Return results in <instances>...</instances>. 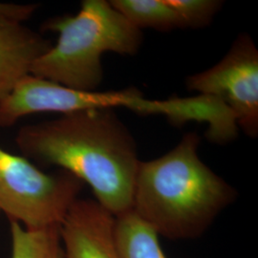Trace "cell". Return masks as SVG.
Masks as SVG:
<instances>
[{
  "instance_id": "4",
  "label": "cell",
  "mask_w": 258,
  "mask_h": 258,
  "mask_svg": "<svg viewBox=\"0 0 258 258\" xmlns=\"http://www.w3.org/2000/svg\"><path fill=\"white\" fill-rule=\"evenodd\" d=\"M83 183L63 172L47 174L0 147V211L27 229L59 227Z\"/></svg>"
},
{
  "instance_id": "5",
  "label": "cell",
  "mask_w": 258,
  "mask_h": 258,
  "mask_svg": "<svg viewBox=\"0 0 258 258\" xmlns=\"http://www.w3.org/2000/svg\"><path fill=\"white\" fill-rule=\"evenodd\" d=\"M124 107L141 115H162L173 120L179 112L174 97L149 100L135 88L120 91H82L29 74L0 100V126L10 127L27 115Z\"/></svg>"
},
{
  "instance_id": "3",
  "label": "cell",
  "mask_w": 258,
  "mask_h": 258,
  "mask_svg": "<svg viewBox=\"0 0 258 258\" xmlns=\"http://www.w3.org/2000/svg\"><path fill=\"white\" fill-rule=\"evenodd\" d=\"M42 29L57 33V41L30 74L82 91H97L102 83L104 53L135 55L144 39L142 30L105 0H84L76 16L48 19Z\"/></svg>"
},
{
  "instance_id": "12",
  "label": "cell",
  "mask_w": 258,
  "mask_h": 258,
  "mask_svg": "<svg viewBox=\"0 0 258 258\" xmlns=\"http://www.w3.org/2000/svg\"><path fill=\"white\" fill-rule=\"evenodd\" d=\"M175 11L182 28L208 26L223 6L218 0H167Z\"/></svg>"
},
{
  "instance_id": "10",
  "label": "cell",
  "mask_w": 258,
  "mask_h": 258,
  "mask_svg": "<svg viewBox=\"0 0 258 258\" xmlns=\"http://www.w3.org/2000/svg\"><path fill=\"white\" fill-rule=\"evenodd\" d=\"M111 5L140 30L149 28L168 32L182 28L167 0H112Z\"/></svg>"
},
{
  "instance_id": "9",
  "label": "cell",
  "mask_w": 258,
  "mask_h": 258,
  "mask_svg": "<svg viewBox=\"0 0 258 258\" xmlns=\"http://www.w3.org/2000/svg\"><path fill=\"white\" fill-rule=\"evenodd\" d=\"M115 240L120 258H166L156 231L132 210L115 217Z\"/></svg>"
},
{
  "instance_id": "1",
  "label": "cell",
  "mask_w": 258,
  "mask_h": 258,
  "mask_svg": "<svg viewBox=\"0 0 258 258\" xmlns=\"http://www.w3.org/2000/svg\"><path fill=\"white\" fill-rule=\"evenodd\" d=\"M16 142L26 156L59 166L88 184L114 217L132 210L141 161L135 140L114 109L78 111L29 124Z\"/></svg>"
},
{
  "instance_id": "11",
  "label": "cell",
  "mask_w": 258,
  "mask_h": 258,
  "mask_svg": "<svg viewBox=\"0 0 258 258\" xmlns=\"http://www.w3.org/2000/svg\"><path fill=\"white\" fill-rule=\"evenodd\" d=\"M10 222L12 258H64L59 227L27 229Z\"/></svg>"
},
{
  "instance_id": "2",
  "label": "cell",
  "mask_w": 258,
  "mask_h": 258,
  "mask_svg": "<svg viewBox=\"0 0 258 258\" xmlns=\"http://www.w3.org/2000/svg\"><path fill=\"white\" fill-rule=\"evenodd\" d=\"M200 137L185 134L166 154L140 162L132 211L158 235L192 239L237 197L236 190L201 161Z\"/></svg>"
},
{
  "instance_id": "7",
  "label": "cell",
  "mask_w": 258,
  "mask_h": 258,
  "mask_svg": "<svg viewBox=\"0 0 258 258\" xmlns=\"http://www.w3.org/2000/svg\"><path fill=\"white\" fill-rule=\"evenodd\" d=\"M64 258H120L115 217L96 200L77 199L59 226Z\"/></svg>"
},
{
  "instance_id": "8",
  "label": "cell",
  "mask_w": 258,
  "mask_h": 258,
  "mask_svg": "<svg viewBox=\"0 0 258 258\" xmlns=\"http://www.w3.org/2000/svg\"><path fill=\"white\" fill-rule=\"evenodd\" d=\"M52 45L22 22L0 16V100L30 74L32 65Z\"/></svg>"
},
{
  "instance_id": "6",
  "label": "cell",
  "mask_w": 258,
  "mask_h": 258,
  "mask_svg": "<svg viewBox=\"0 0 258 258\" xmlns=\"http://www.w3.org/2000/svg\"><path fill=\"white\" fill-rule=\"evenodd\" d=\"M186 87L220 100L230 110L237 127L246 135H258V51L248 34H241L230 51L212 68L191 75Z\"/></svg>"
}]
</instances>
